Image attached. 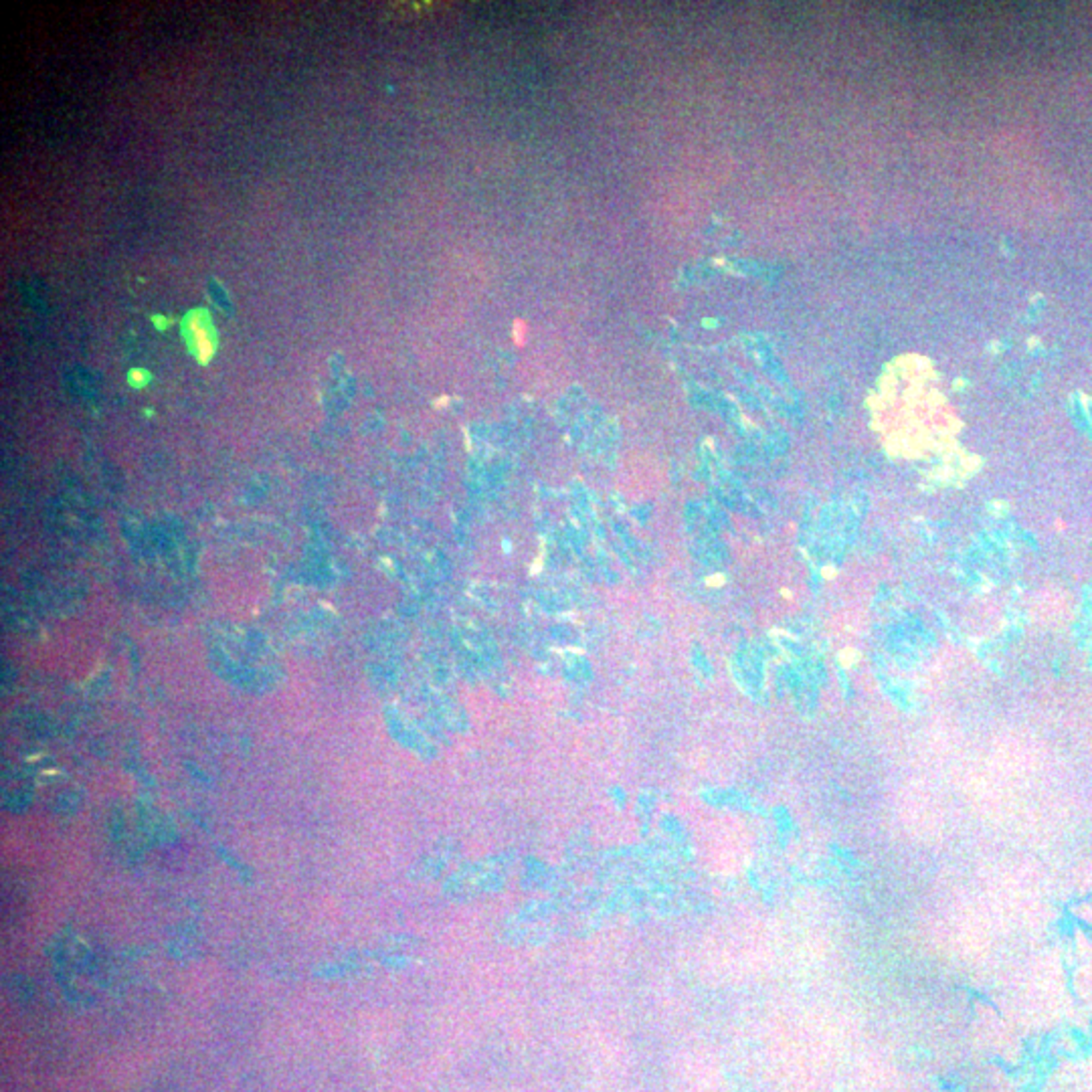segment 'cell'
Here are the masks:
<instances>
[{
	"label": "cell",
	"instance_id": "1",
	"mask_svg": "<svg viewBox=\"0 0 1092 1092\" xmlns=\"http://www.w3.org/2000/svg\"><path fill=\"white\" fill-rule=\"evenodd\" d=\"M182 334L190 352L201 360L209 363L217 350V332L211 322V314L203 308L190 309L182 320Z\"/></svg>",
	"mask_w": 1092,
	"mask_h": 1092
},
{
	"label": "cell",
	"instance_id": "2",
	"mask_svg": "<svg viewBox=\"0 0 1092 1092\" xmlns=\"http://www.w3.org/2000/svg\"><path fill=\"white\" fill-rule=\"evenodd\" d=\"M512 341L516 346H518V349H522V346L528 341V324L520 318H516L512 322Z\"/></svg>",
	"mask_w": 1092,
	"mask_h": 1092
},
{
	"label": "cell",
	"instance_id": "3",
	"mask_svg": "<svg viewBox=\"0 0 1092 1092\" xmlns=\"http://www.w3.org/2000/svg\"><path fill=\"white\" fill-rule=\"evenodd\" d=\"M130 379H132V385H134V387H142L144 385V373L142 371H134V373L130 374Z\"/></svg>",
	"mask_w": 1092,
	"mask_h": 1092
}]
</instances>
